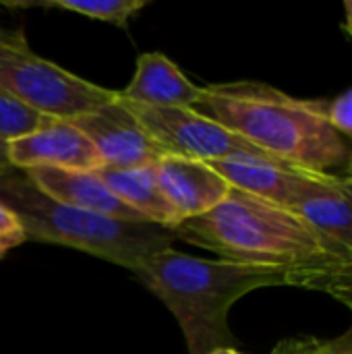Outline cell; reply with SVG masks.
Here are the masks:
<instances>
[{
  "label": "cell",
  "instance_id": "cell-26",
  "mask_svg": "<svg viewBox=\"0 0 352 354\" xmlns=\"http://www.w3.org/2000/svg\"><path fill=\"white\" fill-rule=\"evenodd\" d=\"M15 35H8L4 29H2V25H0V41H8V39H12Z\"/></svg>",
  "mask_w": 352,
  "mask_h": 354
},
{
  "label": "cell",
  "instance_id": "cell-22",
  "mask_svg": "<svg viewBox=\"0 0 352 354\" xmlns=\"http://www.w3.org/2000/svg\"><path fill=\"white\" fill-rule=\"evenodd\" d=\"M10 170H15V168L10 166V160H8V143H4L0 139V174L10 172Z\"/></svg>",
  "mask_w": 352,
  "mask_h": 354
},
{
  "label": "cell",
  "instance_id": "cell-21",
  "mask_svg": "<svg viewBox=\"0 0 352 354\" xmlns=\"http://www.w3.org/2000/svg\"><path fill=\"white\" fill-rule=\"evenodd\" d=\"M326 342L336 354H352V328L346 334H342L338 338H330Z\"/></svg>",
  "mask_w": 352,
  "mask_h": 354
},
{
  "label": "cell",
  "instance_id": "cell-14",
  "mask_svg": "<svg viewBox=\"0 0 352 354\" xmlns=\"http://www.w3.org/2000/svg\"><path fill=\"white\" fill-rule=\"evenodd\" d=\"M95 174L127 207L139 214L143 222L170 230L178 224L174 209L160 189L156 164L137 168H100Z\"/></svg>",
  "mask_w": 352,
  "mask_h": 354
},
{
  "label": "cell",
  "instance_id": "cell-8",
  "mask_svg": "<svg viewBox=\"0 0 352 354\" xmlns=\"http://www.w3.org/2000/svg\"><path fill=\"white\" fill-rule=\"evenodd\" d=\"M8 160L10 166L21 172L33 168L98 172L104 168V162L89 137L73 122L58 118H46L33 133L10 141Z\"/></svg>",
  "mask_w": 352,
  "mask_h": 354
},
{
  "label": "cell",
  "instance_id": "cell-24",
  "mask_svg": "<svg viewBox=\"0 0 352 354\" xmlns=\"http://www.w3.org/2000/svg\"><path fill=\"white\" fill-rule=\"evenodd\" d=\"M210 354H243V353H239L237 348H220V351H214V353H210Z\"/></svg>",
  "mask_w": 352,
  "mask_h": 354
},
{
  "label": "cell",
  "instance_id": "cell-25",
  "mask_svg": "<svg viewBox=\"0 0 352 354\" xmlns=\"http://www.w3.org/2000/svg\"><path fill=\"white\" fill-rule=\"evenodd\" d=\"M340 176H344V178L352 180V158H351V162H349V166L344 168V174H340Z\"/></svg>",
  "mask_w": 352,
  "mask_h": 354
},
{
  "label": "cell",
  "instance_id": "cell-19",
  "mask_svg": "<svg viewBox=\"0 0 352 354\" xmlns=\"http://www.w3.org/2000/svg\"><path fill=\"white\" fill-rule=\"evenodd\" d=\"M328 118L332 127L351 143L352 141V89L338 95L332 104H328Z\"/></svg>",
  "mask_w": 352,
  "mask_h": 354
},
{
  "label": "cell",
  "instance_id": "cell-20",
  "mask_svg": "<svg viewBox=\"0 0 352 354\" xmlns=\"http://www.w3.org/2000/svg\"><path fill=\"white\" fill-rule=\"evenodd\" d=\"M272 354H336L326 340L313 338V336H301V338H288L280 342Z\"/></svg>",
  "mask_w": 352,
  "mask_h": 354
},
{
  "label": "cell",
  "instance_id": "cell-7",
  "mask_svg": "<svg viewBox=\"0 0 352 354\" xmlns=\"http://www.w3.org/2000/svg\"><path fill=\"white\" fill-rule=\"evenodd\" d=\"M68 122L89 137L104 168H137L156 164L164 156L120 97Z\"/></svg>",
  "mask_w": 352,
  "mask_h": 354
},
{
  "label": "cell",
  "instance_id": "cell-4",
  "mask_svg": "<svg viewBox=\"0 0 352 354\" xmlns=\"http://www.w3.org/2000/svg\"><path fill=\"white\" fill-rule=\"evenodd\" d=\"M0 201L19 216L27 241L64 245L133 274L149 255L172 247L176 241L174 232L164 226L122 222L58 203L44 195L21 170L0 174Z\"/></svg>",
  "mask_w": 352,
  "mask_h": 354
},
{
  "label": "cell",
  "instance_id": "cell-15",
  "mask_svg": "<svg viewBox=\"0 0 352 354\" xmlns=\"http://www.w3.org/2000/svg\"><path fill=\"white\" fill-rule=\"evenodd\" d=\"M288 286L324 292L352 313V251L309 268L290 270Z\"/></svg>",
  "mask_w": 352,
  "mask_h": 354
},
{
  "label": "cell",
  "instance_id": "cell-1",
  "mask_svg": "<svg viewBox=\"0 0 352 354\" xmlns=\"http://www.w3.org/2000/svg\"><path fill=\"white\" fill-rule=\"evenodd\" d=\"M259 151L288 166L334 174L352 158L351 143L332 127L328 104L299 100L257 81L216 83L201 87L191 106Z\"/></svg>",
  "mask_w": 352,
  "mask_h": 354
},
{
  "label": "cell",
  "instance_id": "cell-16",
  "mask_svg": "<svg viewBox=\"0 0 352 354\" xmlns=\"http://www.w3.org/2000/svg\"><path fill=\"white\" fill-rule=\"evenodd\" d=\"M145 0H50L39 6L71 10L95 21H104L116 27H127L129 21L145 6Z\"/></svg>",
  "mask_w": 352,
  "mask_h": 354
},
{
  "label": "cell",
  "instance_id": "cell-6",
  "mask_svg": "<svg viewBox=\"0 0 352 354\" xmlns=\"http://www.w3.org/2000/svg\"><path fill=\"white\" fill-rule=\"evenodd\" d=\"M124 104L166 156L197 162H214L232 156L270 158L243 137L191 108H149L131 102Z\"/></svg>",
  "mask_w": 352,
  "mask_h": 354
},
{
  "label": "cell",
  "instance_id": "cell-27",
  "mask_svg": "<svg viewBox=\"0 0 352 354\" xmlns=\"http://www.w3.org/2000/svg\"><path fill=\"white\" fill-rule=\"evenodd\" d=\"M342 180H344V189H346V193H349V195L352 197V180L344 178V176H342Z\"/></svg>",
  "mask_w": 352,
  "mask_h": 354
},
{
  "label": "cell",
  "instance_id": "cell-12",
  "mask_svg": "<svg viewBox=\"0 0 352 354\" xmlns=\"http://www.w3.org/2000/svg\"><path fill=\"white\" fill-rule=\"evenodd\" d=\"M232 189L255 195L270 203L290 209V203L309 174L278 160L257 156H232L207 162Z\"/></svg>",
  "mask_w": 352,
  "mask_h": 354
},
{
  "label": "cell",
  "instance_id": "cell-13",
  "mask_svg": "<svg viewBox=\"0 0 352 354\" xmlns=\"http://www.w3.org/2000/svg\"><path fill=\"white\" fill-rule=\"evenodd\" d=\"M199 95L201 87L162 52L141 54L131 83L118 91L120 100L149 108H191Z\"/></svg>",
  "mask_w": 352,
  "mask_h": 354
},
{
  "label": "cell",
  "instance_id": "cell-9",
  "mask_svg": "<svg viewBox=\"0 0 352 354\" xmlns=\"http://www.w3.org/2000/svg\"><path fill=\"white\" fill-rule=\"evenodd\" d=\"M290 212L313 228L336 255L352 251V197L340 174H309Z\"/></svg>",
  "mask_w": 352,
  "mask_h": 354
},
{
  "label": "cell",
  "instance_id": "cell-23",
  "mask_svg": "<svg viewBox=\"0 0 352 354\" xmlns=\"http://www.w3.org/2000/svg\"><path fill=\"white\" fill-rule=\"evenodd\" d=\"M344 10H346V23H344V27H346V31L351 33L352 37V0L344 2Z\"/></svg>",
  "mask_w": 352,
  "mask_h": 354
},
{
  "label": "cell",
  "instance_id": "cell-10",
  "mask_svg": "<svg viewBox=\"0 0 352 354\" xmlns=\"http://www.w3.org/2000/svg\"><path fill=\"white\" fill-rule=\"evenodd\" d=\"M156 170L160 189L178 222L212 212L230 191V185L207 162L164 153L156 162Z\"/></svg>",
  "mask_w": 352,
  "mask_h": 354
},
{
  "label": "cell",
  "instance_id": "cell-11",
  "mask_svg": "<svg viewBox=\"0 0 352 354\" xmlns=\"http://www.w3.org/2000/svg\"><path fill=\"white\" fill-rule=\"evenodd\" d=\"M29 180L50 199L91 212L98 216H108L122 222H143L139 214L127 207L95 172L64 170V168H33L25 172Z\"/></svg>",
  "mask_w": 352,
  "mask_h": 354
},
{
  "label": "cell",
  "instance_id": "cell-3",
  "mask_svg": "<svg viewBox=\"0 0 352 354\" xmlns=\"http://www.w3.org/2000/svg\"><path fill=\"white\" fill-rule=\"evenodd\" d=\"M172 232L220 259L247 266L290 272L338 257L297 214L232 187L220 205L199 218L178 222Z\"/></svg>",
  "mask_w": 352,
  "mask_h": 354
},
{
  "label": "cell",
  "instance_id": "cell-2",
  "mask_svg": "<svg viewBox=\"0 0 352 354\" xmlns=\"http://www.w3.org/2000/svg\"><path fill=\"white\" fill-rule=\"evenodd\" d=\"M135 276L176 317L189 354L234 348L228 330L232 305L253 290L288 286V270L201 259L172 247L149 255Z\"/></svg>",
  "mask_w": 352,
  "mask_h": 354
},
{
  "label": "cell",
  "instance_id": "cell-18",
  "mask_svg": "<svg viewBox=\"0 0 352 354\" xmlns=\"http://www.w3.org/2000/svg\"><path fill=\"white\" fill-rule=\"evenodd\" d=\"M27 241V232L19 216L0 201V259L15 247Z\"/></svg>",
  "mask_w": 352,
  "mask_h": 354
},
{
  "label": "cell",
  "instance_id": "cell-5",
  "mask_svg": "<svg viewBox=\"0 0 352 354\" xmlns=\"http://www.w3.org/2000/svg\"><path fill=\"white\" fill-rule=\"evenodd\" d=\"M0 89L41 116L73 120L118 97V91L85 81L33 54L21 37L0 41Z\"/></svg>",
  "mask_w": 352,
  "mask_h": 354
},
{
  "label": "cell",
  "instance_id": "cell-17",
  "mask_svg": "<svg viewBox=\"0 0 352 354\" xmlns=\"http://www.w3.org/2000/svg\"><path fill=\"white\" fill-rule=\"evenodd\" d=\"M46 118L48 116L37 114L35 110L27 108L17 97H12L4 89H0V139L4 143L17 141L25 135L33 133L35 129H39L44 124Z\"/></svg>",
  "mask_w": 352,
  "mask_h": 354
}]
</instances>
